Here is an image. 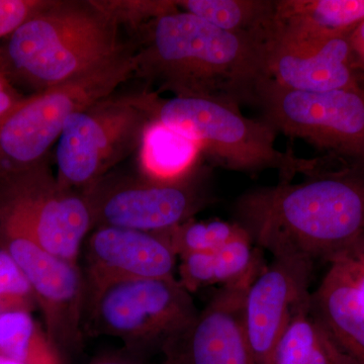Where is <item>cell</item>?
<instances>
[{
	"label": "cell",
	"instance_id": "6da1fadb",
	"mask_svg": "<svg viewBox=\"0 0 364 364\" xmlns=\"http://www.w3.org/2000/svg\"><path fill=\"white\" fill-rule=\"evenodd\" d=\"M299 183L246 191L235 217L273 258L329 261L364 236V167H321Z\"/></svg>",
	"mask_w": 364,
	"mask_h": 364
},
{
	"label": "cell",
	"instance_id": "7a4b0ae2",
	"mask_svg": "<svg viewBox=\"0 0 364 364\" xmlns=\"http://www.w3.org/2000/svg\"><path fill=\"white\" fill-rule=\"evenodd\" d=\"M135 76L155 93L253 104L264 74V43L176 9L134 33Z\"/></svg>",
	"mask_w": 364,
	"mask_h": 364
},
{
	"label": "cell",
	"instance_id": "3957f363",
	"mask_svg": "<svg viewBox=\"0 0 364 364\" xmlns=\"http://www.w3.org/2000/svg\"><path fill=\"white\" fill-rule=\"evenodd\" d=\"M102 1L46 0L0 41V72L31 95L111 61L130 46Z\"/></svg>",
	"mask_w": 364,
	"mask_h": 364
},
{
	"label": "cell",
	"instance_id": "277c9868",
	"mask_svg": "<svg viewBox=\"0 0 364 364\" xmlns=\"http://www.w3.org/2000/svg\"><path fill=\"white\" fill-rule=\"evenodd\" d=\"M153 119L186 136L203 157L235 171L277 170L279 182L320 169L318 159H306L275 147L277 131L267 122L244 117L238 105L198 97L152 100Z\"/></svg>",
	"mask_w": 364,
	"mask_h": 364
},
{
	"label": "cell",
	"instance_id": "5b68a950",
	"mask_svg": "<svg viewBox=\"0 0 364 364\" xmlns=\"http://www.w3.org/2000/svg\"><path fill=\"white\" fill-rule=\"evenodd\" d=\"M136 73L135 46L56 86L26 95L0 119V184L47 160L67 119L119 90Z\"/></svg>",
	"mask_w": 364,
	"mask_h": 364
},
{
	"label": "cell",
	"instance_id": "8992f818",
	"mask_svg": "<svg viewBox=\"0 0 364 364\" xmlns=\"http://www.w3.org/2000/svg\"><path fill=\"white\" fill-rule=\"evenodd\" d=\"M154 91L119 92L72 114L57 144V181L82 191L139 150L153 121Z\"/></svg>",
	"mask_w": 364,
	"mask_h": 364
},
{
	"label": "cell",
	"instance_id": "52a82bcc",
	"mask_svg": "<svg viewBox=\"0 0 364 364\" xmlns=\"http://www.w3.org/2000/svg\"><path fill=\"white\" fill-rule=\"evenodd\" d=\"M193 299L176 277L126 279L100 291L85 306V325L121 339L133 352L181 341L198 316Z\"/></svg>",
	"mask_w": 364,
	"mask_h": 364
},
{
	"label": "cell",
	"instance_id": "ba28073f",
	"mask_svg": "<svg viewBox=\"0 0 364 364\" xmlns=\"http://www.w3.org/2000/svg\"><path fill=\"white\" fill-rule=\"evenodd\" d=\"M210 176L203 156L176 181L109 172L81 193L90 205L93 230L117 227L163 234L193 219L212 202Z\"/></svg>",
	"mask_w": 364,
	"mask_h": 364
},
{
	"label": "cell",
	"instance_id": "9c48e42d",
	"mask_svg": "<svg viewBox=\"0 0 364 364\" xmlns=\"http://www.w3.org/2000/svg\"><path fill=\"white\" fill-rule=\"evenodd\" d=\"M253 105L277 133L364 167L363 87L312 92L282 87L264 77L256 87Z\"/></svg>",
	"mask_w": 364,
	"mask_h": 364
},
{
	"label": "cell",
	"instance_id": "30bf717a",
	"mask_svg": "<svg viewBox=\"0 0 364 364\" xmlns=\"http://www.w3.org/2000/svg\"><path fill=\"white\" fill-rule=\"evenodd\" d=\"M0 248L25 273L46 333L55 348L73 349L81 343L85 329V279L78 263L44 250L25 227L0 205Z\"/></svg>",
	"mask_w": 364,
	"mask_h": 364
},
{
	"label": "cell",
	"instance_id": "8fae6325",
	"mask_svg": "<svg viewBox=\"0 0 364 364\" xmlns=\"http://www.w3.org/2000/svg\"><path fill=\"white\" fill-rule=\"evenodd\" d=\"M0 205L52 255L78 263L93 231L90 205L81 191L60 186L47 160L0 184Z\"/></svg>",
	"mask_w": 364,
	"mask_h": 364
},
{
	"label": "cell",
	"instance_id": "7c38bea8",
	"mask_svg": "<svg viewBox=\"0 0 364 364\" xmlns=\"http://www.w3.org/2000/svg\"><path fill=\"white\" fill-rule=\"evenodd\" d=\"M177 258L165 233L95 228L85 240V306L121 280L173 277Z\"/></svg>",
	"mask_w": 364,
	"mask_h": 364
},
{
	"label": "cell",
	"instance_id": "4fadbf2b",
	"mask_svg": "<svg viewBox=\"0 0 364 364\" xmlns=\"http://www.w3.org/2000/svg\"><path fill=\"white\" fill-rule=\"evenodd\" d=\"M349 35L310 41H267L265 77L282 87L312 92L361 87L359 71L363 69Z\"/></svg>",
	"mask_w": 364,
	"mask_h": 364
},
{
	"label": "cell",
	"instance_id": "5bb4252c",
	"mask_svg": "<svg viewBox=\"0 0 364 364\" xmlns=\"http://www.w3.org/2000/svg\"><path fill=\"white\" fill-rule=\"evenodd\" d=\"M312 264L296 258H273L246 294L244 327L256 364H274L275 350L294 308L310 294Z\"/></svg>",
	"mask_w": 364,
	"mask_h": 364
},
{
	"label": "cell",
	"instance_id": "9a60e30c",
	"mask_svg": "<svg viewBox=\"0 0 364 364\" xmlns=\"http://www.w3.org/2000/svg\"><path fill=\"white\" fill-rule=\"evenodd\" d=\"M258 275L222 287L181 341L165 353L167 363L256 364L244 327V305Z\"/></svg>",
	"mask_w": 364,
	"mask_h": 364
},
{
	"label": "cell",
	"instance_id": "2e32d148",
	"mask_svg": "<svg viewBox=\"0 0 364 364\" xmlns=\"http://www.w3.org/2000/svg\"><path fill=\"white\" fill-rule=\"evenodd\" d=\"M363 21L364 0H274L267 41L349 35Z\"/></svg>",
	"mask_w": 364,
	"mask_h": 364
},
{
	"label": "cell",
	"instance_id": "e0dca14e",
	"mask_svg": "<svg viewBox=\"0 0 364 364\" xmlns=\"http://www.w3.org/2000/svg\"><path fill=\"white\" fill-rule=\"evenodd\" d=\"M311 309L339 348L356 364H364V299L336 265L329 263L311 294Z\"/></svg>",
	"mask_w": 364,
	"mask_h": 364
},
{
	"label": "cell",
	"instance_id": "ac0fdd59",
	"mask_svg": "<svg viewBox=\"0 0 364 364\" xmlns=\"http://www.w3.org/2000/svg\"><path fill=\"white\" fill-rule=\"evenodd\" d=\"M139 172L160 181H171L188 173L203 158L200 147L186 136L153 121L138 150Z\"/></svg>",
	"mask_w": 364,
	"mask_h": 364
},
{
	"label": "cell",
	"instance_id": "d6986e66",
	"mask_svg": "<svg viewBox=\"0 0 364 364\" xmlns=\"http://www.w3.org/2000/svg\"><path fill=\"white\" fill-rule=\"evenodd\" d=\"M336 343L314 315L311 294L294 308L277 350L274 364H333Z\"/></svg>",
	"mask_w": 364,
	"mask_h": 364
},
{
	"label": "cell",
	"instance_id": "ffe728a7",
	"mask_svg": "<svg viewBox=\"0 0 364 364\" xmlns=\"http://www.w3.org/2000/svg\"><path fill=\"white\" fill-rule=\"evenodd\" d=\"M177 9L227 32L267 42L274 0H176Z\"/></svg>",
	"mask_w": 364,
	"mask_h": 364
},
{
	"label": "cell",
	"instance_id": "44dd1931",
	"mask_svg": "<svg viewBox=\"0 0 364 364\" xmlns=\"http://www.w3.org/2000/svg\"><path fill=\"white\" fill-rule=\"evenodd\" d=\"M55 349L32 313L0 314V355L21 364H57Z\"/></svg>",
	"mask_w": 364,
	"mask_h": 364
},
{
	"label": "cell",
	"instance_id": "7402d4cb",
	"mask_svg": "<svg viewBox=\"0 0 364 364\" xmlns=\"http://www.w3.org/2000/svg\"><path fill=\"white\" fill-rule=\"evenodd\" d=\"M244 231L237 222L191 219L165 234L177 257H181L188 253L215 252Z\"/></svg>",
	"mask_w": 364,
	"mask_h": 364
},
{
	"label": "cell",
	"instance_id": "603a6c76",
	"mask_svg": "<svg viewBox=\"0 0 364 364\" xmlns=\"http://www.w3.org/2000/svg\"><path fill=\"white\" fill-rule=\"evenodd\" d=\"M37 299L25 273L4 249L0 248V314L32 313Z\"/></svg>",
	"mask_w": 364,
	"mask_h": 364
},
{
	"label": "cell",
	"instance_id": "cb8c5ba5",
	"mask_svg": "<svg viewBox=\"0 0 364 364\" xmlns=\"http://www.w3.org/2000/svg\"><path fill=\"white\" fill-rule=\"evenodd\" d=\"M46 0H0V41L6 39L18 26L44 6Z\"/></svg>",
	"mask_w": 364,
	"mask_h": 364
},
{
	"label": "cell",
	"instance_id": "d4e9b609",
	"mask_svg": "<svg viewBox=\"0 0 364 364\" xmlns=\"http://www.w3.org/2000/svg\"><path fill=\"white\" fill-rule=\"evenodd\" d=\"M328 263L339 267L351 280L364 299V236L335 255Z\"/></svg>",
	"mask_w": 364,
	"mask_h": 364
},
{
	"label": "cell",
	"instance_id": "484cf974",
	"mask_svg": "<svg viewBox=\"0 0 364 364\" xmlns=\"http://www.w3.org/2000/svg\"><path fill=\"white\" fill-rule=\"evenodd\" d=\"M25 97L26 95L0 72V119L13 111Z\"/></svg>",
	"mask_w": 364,
	"mask_h": 364
},
{
	"label": "cell",
	"instance_id": "4316f807",
	"mask_svg": "<svg viewBox=\"0 0 364 364\" xmlns=\"http://www.w3.org/2000/svg\"><path fill=\"white\" fill-rule=\"evenodd\" d=\"M333 364H356L347 354H345L338 345L336 344L334 356H333Z\"/></svg>",
	"mask_w": 364,
	"mask_h": 364
},
{
	"label": "cell",
	"instance_id": "83f0119b",
	"mask_svg": "<svg viewBox=\"0 0 364 364\" xmlns=\"http://www.w3.org/2000/svg\"><path fill=\"white\" fill-rule=\"evenodd\" d=\"M97 364H136V363H129V361L114 360V359H111V360L102 361V363H98Z\"/></svg>",
	"mask_w": 364,
	"mask_h": 364
},
{
	"label": "cell",
	"instance_id": "f1b7e54d",
	"mask_svg": "<svg viewBox=\"0 0 364 364\" xmlns=\"http://www.w3.org/2000/svg\"><path fill=\"white\" fill-rule=\"evenodd\" d=\"M0 364H21V363H16V361L13 360V359H9L7 358H4V356L0 355Z\"/></svg>",
	"mask_w": 364,
	"mask_h": 364
},
{
	"label": "cell",
	"instance_id": "f546056e",
	"mask_svg": "<svg viewBox=\"0 0 364 364\" xmlns=\"http://www.w3.org/2000/svg\"><path fill=\"white\" fill-rule=\"evenodd\" d=\"M361 69L364 71V60L363 61V63H361Z\"/></svg>",
	"mask_w": 364,
	"mask_h": 364
}]
</instances>
